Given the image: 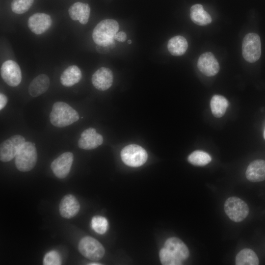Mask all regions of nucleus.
Masks as SVG:
<instances>
[{
  "mask_svg": "<svg viewBox=\"0 0 265 265\" xmlns=\"http://www.w3.org/2000/svg\"><path fill=\"white\" fill-rule=\"evenodd\" d=\"M187 159L189 162L194 165L205 166L211 161L212 158L204 151L196 150L188 156Z\"/></svg>",
  "mask_w": 265,
  "mask_h": 265,
  "instance_id": "nucleus-25",
  "label": "nucleus"
},
{
  "mask_svg": "<svg viewBox=\"0 0 265 265\" xmlns=\"http://www.w3.org/2000/svg\"><path fill=\"white\" fill-rule=\"evenodd\" d=\"M235 263L236 265H258L259 261L253 250L249 248H244L236 255Z\"/></svg>",
  "mask_w": 265,
  "mask_h": 265,
  "instance_id": "nucleus-23",
  "label": "nucleus"
},
{
  "mask_svg": "<svg viewBox=\"0 0 265 265\" xmlns=\"http://www.w3.org/2000/svg\"><path fill=\"white\" fill-rule=\"evenodd\" d=\"M113 48V47L111 46H101L97 45L96 46V50L100 53H106Z\"/></svg>",
  "mask_w": 265,
  "mask_h": 265,
  "instance_id": "nucleus-30",
  "label": "nucleus"
},
{
  "mask_svg": "<svg viewBox=\"0 0 265 265\" xmlns=\"http://www.w3.org/2000/svg\"><path fill=\"white\" fill-rule=\"evenodd\" d=\"M132 41H131V40H129L128 41V43L129 44H131L132 43Z\"/></svg>",
  "mask_w": 265,
  "mask_h": 265,
  "instance_id": "nucleus-34",
  "label": "nucleus"
},
{
  "mask_svg": "<svg viewBox=\"0 0 265 265\" xmlns=\"http://www.w3.org/2000/svg\"><path fill=\"white\" fill-rule=\"evenodd\" d=\"M103 142L101 134L93 128L85 130L80 134L78 142V146L84 150H92L101 145Z\"/></svg>",
  "mask_w": 265,
  "mask_h": 265,
  "instance_id": "nucleus-13",
  "label": "nucleus"
},
{
  "mask_svg": "<svg viewBox=\"0 0 265 265\" xmlns=\"http://www.w3.org/2000/svg\"><path fill=\"white\" fill-rule=\"evenodd\" d=\"M26 142L21 135H13L3 141L0 146V159L2 162H8L15 158L19 149Z\"/></svg>",
  "mask_w": 265,
  "mask_h": 265,
  "instance_id": "nucleus-8",
  "label": "nucleus"
},
{
  "mask_svg": "<svg viewBox=\"0 0 265 265\" xmlns=\"http://www.w3.org/2000/svg\"><path fill=\"white\" fill-rule=\"evenodd\" d=\"M89 265H101V264H99V263H94L90 264Z\"/></svg>",
  "mask_w": 265,
  "mask_h": 265,
  "instance_id": "nucleus-33",
  "label": "nucleus"
},
{
  "mask_svg": "<svg viewBox=\"0 0 265 265\" xmlns=\"http://www.w3.org/2000/svg\"><path fill=\"white\" fill-rule=\"evenodd\" d=\"M80 252L85 258L93 261L101 259L105 254V249L101 243L91 237H85L78 245Z\"/></svg>",
  "mask_w": 265,
  "mask_h": 265,
  "instance_id": "nucleus-7",
  "label": "nucleus"
},
{
  "mask_svg": "<svg viewBox=\"0 0 265 265\" xmlns=\"http://www.w3.org/2000/svg\"><path fill=\"white\" fill-rule=\"evenodd\" d=\"M264 138L265 139V130L264 132Z\"/></svg>",
  "mask_w": 265,
  "mask_h": 265,
  "instance_id": "nucleus-35",
  "label": "nucleus"
},
{
  "mask_svg": "<svg viewBox=\"0 0 265 265\" xmlns=\"http://www.w3.org/2000/svg\"><path fill=\"white\" fill-rule=\"evenodd\" d=\"M242 55L248 62L257 61L261 54V44L259 36L255 33L247 34L244 37L242 45Z\"/></svg>",
  "mask_w": 265,
  "mask_h": 265,
  "instance_id": "nucleus-6",
  "label": "nucleus"
},
{
  "mask_svg": "<svg viewBox=\"0 0 265 265\" xmlns=\"http://www.w3.org/2000/svg\"><path fill=\"white\" fill-rule=\"evenodd\" d=\"M52 20L50 15L43 13H36L30 16L27 25L29 29L35 34L39 35L46 31L51 26Z\"/></svg>",
  "mask_w": 265,
  "mask_h": 265,
  "instance_id": "nucleus-11",
  "label": "nucleus"
},
{
  "mask_svg": "<svg viewBox=\"0 0 265 265\" xmlns=\"http://www.w3.org/2000/svg\"><path fill=\"white\" fill-rule=\"evenodd\" d=\"M164 247L182 262L189 257V252L187 247L179 238L172 237L168 238L164 243Z\"/></svg>",
  "mask_w": 265,
  "mask_h": 265,
  "instance_id": "nucleus-16",
  "label": "nucleus"
},
{
  "mask_svg": "<svg viewBox=\"0 0 265 265\" xmlns=\"http://www.w3.org/2000/svg\"><path fill=\"white\" fill-rule=\"evenodd\" d=\"M0 75L3 80L8 85L18 86L22 80V73L19 65L14 61H4L0 68Z\"/></svg>",
  "mask_w": 265,
  "mask_h": 265,
  "instance_id": "nucleus-9",
  "label": "nucleus"
},
{
  "mask_svg": "<svg viewBox=\"0 0 265 265\" xmlns=\"http://www.w3.org/2000/svg\"><path fill=\"white\" fill-rule=\"evenodd\" d=\"M188 43L183 36L177 35L169 39L167 44V49L169 53L174 56L183 55L187 50Z\"/></svg>",
  "mask_w": 265,
  "mask_h": 265,
  "instance_id": "nucleus-22",
  "label": "nucleus"
},
{
  "mask_svg": "<svg viewBox=\"0 0 265 265\" xmlns=\"http://www.w3.org/2000/svg\"><path fill=\"white\" fill-rule=\"evenodd\" d=\"M68 12L71 19L78 20L80 24L85 25L89 20L90 8L87 3L76 2L70 7Z\"/></svg>",
  "mask_w": 265,
  "mask_h": 265,
  "instance_id": "nucleus-18",
  "label": "nucleus"
},
{
  "mask_svg": "<svg viewBox=\"0 0 265 265\" xmlns=\"http://www.w3.org/2000/svg\"><path fill=\"white\" fill-rule=\"evenodd\" d=\"M190 16L192 21L199 26L209 25L212 21L210 14L204 9L200 4H196L191 7Z\"/></svg>",
  "mask_w": 265,
  "mask_h": 265,
  "instance_id": "nucleus-21",
  "label": "nucleus"
},
{
  "mask_svg": "<svg viewBox=\"0 0 265 265\" xmlns=\"http://www.w3.org/2000/svg\"><path fill=\"white\" fill-rule=\"evenodd\" d=\"M121 158L125 164L135 167L145 163L148 155L146 150L141 146L136 144H130L121 150Z\"/></svg>",
  "mask_w": 265,
  "mask_h": 265,
  "instance_id": "nucleus-5",
  "label": "nucleus"
},
{
  "mask_svg": "<svg viewBox=\"0 0 265 265\" xmlns=\"http://www.w3.org/2000/svg\"><path fill=\"white\" fill-rule=\"evenodd\" d=\"M114 39L117 41L123 42L127 39V35L123 31L117 32L114 35Z\"/></svg>",
  "mask_w": 265,
  "mask_h": 265,
  "instance_id": "nucleus-31",
  "label": "nucleus"
},
{
  "mask_svg": "<svg viewBox=\"0 0 265 265\" xmlns=\"http://www.w3.org/2000/svg\"><path fill=\"white\" fill-rule=\"evenodd\" d=\"M34 0H13L11 8L16 14H23L27 11L33 4Z\"/></svg>",
  "mask_w": 265,
  "mask_h": 265,
  "instance_id": "nucleus-27",
  "label": "nucleus"
},
{
  "mask_svg": "<svg viewBox=\"0 0 265 265\" xmlns=\"http://www.w3.org/2000/svg\"><path fill=\"white\" fill-rule=\"evenodd\" d=\"M79 119L78 112L68 104L63 102H55L50 114L53 125L58 128L68 126Z\"/></svg>",
  "mask_w": 265,
  "mask_h": 265,
  "instance_id": "nucleus-2",
  "label": "nucleus"
},
{
  "mask_svg": "<svg viewBox=\"0 0 265 265\" xmlns=\"http://www.w3.org/2000/svg\"><path fill=\"white\" fill-rule=\"evenodd\" d=\"M81 79V72L76 65L67 67L60 76V82L64 86L70 87L78 83Z\"/></svg>",
  "mask_w": 265,
  "mask_h": 265,
  "instance_id": "nucleus-20",
  "label": "nucleus"
},
{
  "mask_svg": "<svg viewBox=\"0 0 265 265\" xmlns=\"http://www.w3.org/2000/svg\"><path fill=\"white\" fill-rule=\"evenodd\" d=\"M80 209V205L76 198L72 194L64 196L59 204V212L64 218L69 219L76 216Z\"/></svg>",
  "mask_w": 265,
  "mask_h": 265,
  "instance_id": "nucleus-15",
  "label": "nucleus"
},
{
  "mask_svg": "<svg viewBox=\"0 0 265 265\" xmlns=\"http://www.w3.org/2000/svg\"><path fill=\"white\" fill-rule=\"evenodd\" d=\"M119 28L118 22L113 19H105L100 22L94 27L92 38L99 45L115 46L114 37Z\"/></svg>",
  "mask_w": 265,
  "mask_h": 265,
  "instance_id": "nucleus-1",
  "label": "nucleus"
},
{
  "mask_svg": "<svg viewBox=\"0 0 265 265\" xmlns=\"http://www.w3.org/2000/svg\"><path fill=\"white\" fill-rule=\"evenodd\" d=\"M224 209L226 215L232 221L239 222L249 213V207L242 199L237 197H230L225 202Z\"/></svg>",
  "mask_w": 265,
  "mask_h": 265,
  "instance_id": "nucleus-4",
  "label": "nucleus"
},
{
  "mask_svg": "<svg viewBox=\"0 0 265 265\" xmlns=\"http://www.w3.org/2000/svg\"><path fill=\"white\" fill-rule=\"evenodd\" d=\"M45 265H59L61 264V259L59 253L56 251H51L45 255L43 260Z\"/></svg>",
  "mask_w": 265,
  "mask_h": 265,
  "instance_id": "nucleus-29",
  "label": "nucleus"
},
{
  "mask_svg": "<svg viewBox=\"0 0 265 265\" xmlns=\"http://www.w3.org/2000/svg\"><path fill=\"white\" fill-rule=\"evenodd\" d=\"M245 175L252 182L265 180V160L256 159L252 161L246 169Z\"/></svg>",
  "mask_w": 265,
  "mask_h": 265,
  "instance_id": "nucleus-17",
  "label": "nucleus"
},
{
  "mask_svg": "<svg viewBox=\"0 0 265 265\" xmlns=\"http://www.w3.org/2000/svg\"><path fill=\"white\" fill-rule=\"evenodd\" d=\"M113 80L112 72L106 67L99 68L92 77V83L93 86L101 91H105L109 88L112 84Z\"/></svg>",
  "mask_w": 265,
  "mask_h": 265,
  "instance_id": "nucleus-14",
  "label": "nucleus"
},
{
  "mask_svg": "<svg viewBox=\"0 0 265 265\" xmlns=\"http://www.w3.org/2000/svg\"><path fill=\"white\" fill-rule=\"evenodd\" d=\"M71 152H65L53 160L51 168L54 175L59 179L65 178L69 174L73 162Z\"/></svg>",
  "mask_w": 265,
  "mask_h": 265,
  "instance_id": "nucleus-10",
  "label": "nucleus"
},
{
  "mask_svg": "<svg viewBox=\"0 0 265 265\" xmlns=\"http://www.w3.org/2000/svg\"><path fill=\"white\" fill-rule=\"evenodd\" d=\"M197 67L201 72L208 77L215 75L219 71V63L211 52L204 53L199 56Z\"/></svg>",
  "mask_w": 265,
  "mask_h": 265,
  "instance_id": "nucleus-12",
  "label": "nucleus"
},
{
  "mask_svg": "<svg viewBox=\"0 0 265 265\" xmlns=\"http://www.w3.org/2000/svg\"><path fill=\"white\" fill-rule=\"evenodd\" d=\"M8 100L7 97L2 93L0 94V110L2 109L7 104Z\"/></svg>",
  "mask_w": 265,
  "mask_h": 265,
  "instance_id": "nucleus-32",
  "label": "nucleus"
},
{
  "mask_svg": "<svg viewBox=\"0 0 265 265\" xmlns=\"http://www.w3.org/2000/svg\"><path fill=\"white\" fill-rule=\"evenodd\" d=\"M37 160V153L35 144L26 141L15 156V163L19 171L27 172L34 168Z\"/></svg>",
  "mask_w": 265,
  "mask_h": 265,
  "instance_id": "nucleus-3",
  "label": "nucleus"
},
{
  "mask_svg": "<svg viewBox=\"0 0 265 265\" xmlns=\"http://www.w3.org/2000/svg\"><path fill=\"white\" fill-rule=\"evenodd\" d=\"M159 258L163 265H180L182 261L165 248H162L159 252Z\"/></svg>",
  "mask_w": 265,
  "mask_h": 265,
  "instance_id": "nucleus-26",
  "label": "nucleus"
},
{
  "mask_svg": "<svg viewBox=\"0 0 265 265\" xmlns=\"http://www.w3.org/2000/svg\"><path fill=\"white\" fill-rule=\"evenodd\" d=\"M91 226L96 233L103 235L107 231L108 223L105 217L101 216H95L92 219Z\"/></svg>",
  "mask_w": 265,
  "mask_h": 265,
  "instance_id": "nucleus-28",
  "label": "nucleus"
},
{
  "mask_svg": "<svg viewBox=\"0 0 265 265\" xmlns=\"http://www.w3.org/2000/svg\"><path fill=\"white\" fill-rule=\"evenodd\" d=\"M228 100L223 96L214 95L210 102L211 111L215 117L219 118L223 116L228 106Z\"/></svg>",
  "mask_w": 265,
  "mask_h": 265,
  "instance_id": "nucleus-24",
  "label": "nucleus"
},
{
  "mask_svg": "<svg viewBox=\"0 0 265 265\" xmlns=\"http://www.w3.org/2000/svg\"><path fill=\"white\" fill-rule=\"evenodd\" d=\"M50 86V79L45 74H40L35 77L28 86L29 95L33 97H38L44 93Z\"/></svg>",
  "mask_w": 265,
  "mask_h": 265,
  "instance_id": "nucleus-19",
  "label": "nucleus"
}]
</instances>
